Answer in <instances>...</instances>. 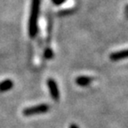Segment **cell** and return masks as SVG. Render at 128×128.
Here are the masks:
<instances>
[{
	"label": "cell",
	"instance_id": "6da1fadb",
	"mask_svg": "<svg viewBox=\"0 0 128 128\" xmlns=\"http://www.w3.org/2000/svg\"><path fill=\"white\" fill-rule=\"evenodd\" d=\"M40 11V0H32L30 8V16L28 20V34L34 38L38 34V22Z\"/></svg>",
	"mask_w": 128,
	"mask_h": 128
},
{
	"label": "cell",
	"instance_id": "7a4b0ae2",
	"mask_svg": "<svg viewBox=\"0 0 128 128\" xmlns=\"http://www.w3.org/2000/svg\"><path fill=\"white\" fill-rule=\"evenodd\" d=\"M49 110H50V107L48 104L42 103L36 105V106L26 108L25 110H23L22 113L25 116H31L38 114H44V113H46Z\"/></svg>",
	"mask_w": 128,
	"mask_h": 128
},
{
	"label": "cell",
	"instance_id": "3957f363",
	"mask_svg": "<svg viewBox=\"0 0 128 128\" xmlns=\"http://www.w3.org/2000/svg\"><path fill=\"white\" fill-rule=\"evenodd\" d=\"M47 86L48 89L50 91V94L52 96V98L54 99L55 102L60 99V91H59L57 83L55 82V80L52 78H49L47 80Z\"/></svg>",
	"mask_w": 128,
	"mask_h": 128
},
{
	"label": "cell",
	"instance_id": "277c9868",
	"mask_svg": "<svg viewBox=\"0 0 128 128\" xmlns=\"http://www.w3.org/2000/svg\"><path fill=\"white\" fill-rule=\"evenodd\" d=\"M127 57V50H121L116 52H112L110 55V59L112 62H118L120 60H124Z\"/></svg>",
	"mask_w": 128,
	"mask_h": 128
},
{
	"label": "cell",
	"instance_id": "5b68a950",
	"mask_svg": "<svg viewBox=\"0 0 128 128\" xmlns=\"http://www.w3.org/2000/svg\"><path fill=\"white\" fill-rule=\"evenodd\" d=\"M94 78L87 76H80L76 78V84L79 86H87L92 82Z\"/></svg>",
	"mask_w": 128,
	"mask_h": 128
},
{
	"label": "cell",
	"instance_id": "8992f818",
	"mask_svg": "<svg viewBox=\"0 0 128 128\" xmlns=\"http://www.w3.org/2000/svg\"><path fill=\"white\" fill-rule=\"evenodd\" d=\"M14 87V82L11 79H6L0 82V92H7Z\"/></svg>",
	"mask_w": 128,
	"mask_h": 128
},
{
	"label": "cell",
	"instance_id": "52a82bcc",
	"mask_svg": "<svg viewBox=\"0 0 128 128\" xmlns=\"http://www.w3.org/2000/svg\"><path fill=\"white\" fill-rule=\"evenodd\" d=\"M44 55L46 57V59L47 60H50L54 57V52L51 48H46V50H44Z\"/></svg>",
	"mask_w": 128,
	"mask_h": 128
},
{
	"label": "cell",
	"instance_id": "ba28073f",
	"mask_svg": "<svg viewBox=\"0 0 128 128\" xmlns=\"http://www.w3.org/2000/svg\"><path fill=\"white\" fill-rule=\"evenodd\" d=\"M52 1L56 6H60V4H62L63 3L66 2V0H52Z\"/></svg>",
	"mask_w": 128,
	"mask_h": 128
},
{
	"label": "cell",
	"instance_id": "9c48e42d",
	"mask_svg": "<svg viewBox=\"0 0 128 128\" xmlns=\"http://www.w3.org/2000/svg\"><path fill=\"white\" fill-rule=\"evenodd\" d=\"M70 128H78V126H76V124H70Z\"/></svg>",
	"mask_w": 128,
	"mask_h": 128
}]
</instances>
